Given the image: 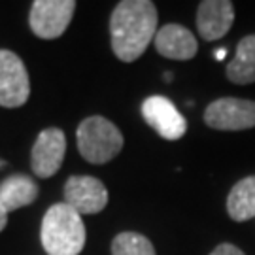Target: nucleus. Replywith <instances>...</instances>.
Here are the masks:
<instances>
[{
    "label": "nucleus",
    "instance_id": "nucleus-1",
    "mask_svg": "<svg viewBox=\"0 0 255 255\" xmlns=\"http://www.w3.org/2000/svg\"><path fill=\"white\" fill-rule=\"evenodd\" d=\"M112 49L119 61L134 63L157 34V8L149 0H123L110 17Z\"/></svg>",
    "mask_w": 255,
    "mask_h": 255
},
{
    "label": "nucleus",
    "instance_id": "nucleus-2",
    "mask_svg": "<svg viewBox=\"0 0 255 255\" xmlns=\"http://www.w3.org/2000/svg\"><path fill=\"white\" fill-rule=\"evenodd\" d=\"M40 238L47 255H80L85 246L82 216L66 202L53 204L44 214Z\"/></svg>",
    "mask_w": 255,
    "mask_h": 255
},
{
    "label": "nucleus",
    "instance_id": "nucleus-3",
    "mask_svg": "<svg viewBox=\"0 0 255 255\" xmlns=\"http://www.w3.org/2000/svg\"><path fill=\"white\" fill-rule=\"evenodd\" d=\"M76 136L82 157L93 164L108 163L123 149L121 130L102 116H91L83 119Z\"/></svg>",
    "mask_w": 255,
    "mask_h": 255
},
{
    "label": "nucleus",
    "instance_id": "nucleus-4",
    "mask_svg": "<svg viewBox=\"0 0 255 255\" xmlns=\"http://www.w3.org/2000/svg\"><path fill=\"white\" fill-rule=\"evenodd\" d=\"M74 0H36L32 2L28 25L42 40L59 38L68 28L74 17Z\"/></svg>",
    "mask_w": 255,
    "mask_h": 255
},
{
    "label": "nucleus",
    "instance_id": "nucleus-5",
    "mask_svg": "<svg viewBox=\"0 0 255 255\" xmlns=\"http://www.w3.org/2000/svg\"><path fill=\"white\" fill-rule=\"evenodd\" d=\"M30 82L25 63L9 49H0V106L19 108L28 101Z\"/></svg>",
    "mask_w": 255,
    "mask_h": 255
},
{
    "label": "nucleus",
    "instance_id": "nucleus-6",
    "mask_svg": "<svg viewBox=\"0 0 255 255\" xmlns=\"http://www.w3.org/2000/svg\"><path fill=\"white\" fill-rule=\"evenodd\" d=\"M204 123L216 130H246L255 127V102L225 97L210 104L204 112Z\"/></svg>",
    "mask_w": 255,
    "mask_h": 255
},
{
    "label": "nucleus",
    "instance_id": "nucleus-7",
    "mask_svg": "<svg viewBox=\"0 0 255 255\" xmlns=\"http://www.w3.org/2000/svg\"><path fill=\"white\" fill-rule=\"evenodd\" d=\"M64 202L80 216L99 214L108 204V189L95 176H70L64 183Z\"/></svg>",
    "mask_w": 255,
    "mask_h": 255
},
{
    "label": "nucleus",
    "instance_id": "nucleus-8",
    "mask_svg": "<svg viewBox=\"0 0 255 255\" xmlns=\"http://www.w3.org/2000/svg\"><path fill=\"white\" fill-rule=\"evenodd\" d=\"M142 118L164 140H180L187 130V121L166 97L155 95L142 102Z\"/></svg>",
    "mask_w": 255,
    "mask_h": 255
},
{
    "label": "nucleus",
    "instance_id": "nucleus-9",
    "mask_svg": "<svg viewBox=\"0 0 255 255\" xmlns=\"http://www.w3.org/2000/svg\"><path fill=\"white\" fill-rule=\"evenodd\" d=\"M66 153V138L61 128H44L38 134L30 153L32 172L38 178H51L59 172Z\"/></svg>",
    "mask_w": 255,
    "mask_h": 255
},
{
    "label": "nucleus",
    "instance_id": "nucleus-10",
    "mask_svg": "<svg viewBox=\"0 0 255 255\" xmlns=\"http://www.w3.org/2000/svg\"><path fill=\"white\" fill-rule=\"evenodd\" d=\"M235 21V6L229 0H204L197 9V28L206 42L227 34Z\"/></svg>",
    "mask_w": 255,
    "mask_h": 255
},
{
    "label": "nucleus",
    "instance_id": "nucleus-11",
    "mask_svg": "<svg viewBox=\"0 0 255 255\" xmlns=\"http://www.w3.org/2000/svg\"><path fill=\"white\" fill-rule=\"evenodd\" d=\"M153 42L159 55L174 61H189L197 55V49H199L195 34L189 28L176 23H168L159 28Z\"/></svg>",
    "mask_w": 255,
    "mask_h": 255
},
{
    "label": "nucleus",
    "instance_id": "nucleus-12",
    "mask_svg": "<svg viewBox=\"0 0 255 255\" xmlns=\"http://www.w3.org/2000/svg\"><path fill=\"white\" fill-rule=\"evenodd\" d=\"M38 183L25 174H13L8 176L0 183V202L6 212H13L23 206H28L38 199Z\"/></svg>",
    "mask_w": 255,
    "mask_h": 255
},
{
    "label": "nucleus",
    "instance_id": "nucleus-13",
    "mask_svg": "<svg viewBox=\"0 0 255 255\" xmlns=\"http://www.w3.org/2000/svg\"><path fill=\"white\" fill-rule=\"evenodd\" d=\"M227 78L238 85L255 83V34L238 42L235 59L227 64Z\"/></svg>",
    "mask_w": 255,
    "mask_h": 255
},
{
    "label": "nucleus",
    "instance_id": "nucleus-14",
    "mask_svg": "<svg viewBox=\"0 0 255 255\" xmlns=\"http://www.w3.org/2000/svg\"><path fill=\"white\" fill-rule=\"evenodd\" d=\"M227 212L235 221H250L255 218V176H248L235 183L227 197Z\"/></svg>",
    "mask_w": 255,
    "mask_h": 255
},
{
    "label": "nucleus",
    "instance_id": "nucleus-15",
    "mask_svg": "<svg viewBox=\"0 0 255 255\" xmlns=\"http://www.w3.org/2000/svg\"><path fill=\"white\" fill-rule=\"evenodd\" d=\"M112 255H157L153 244L144 235L121 233L112 242Z\"/></svg>",
    "mask_w": 255,
    "mask_h": 255
},
{
    "label": "nucleus",
    "instance_id": "nucleus-16",
    "mask_svg": "<svg viewBox=\"0 0 255 255\" xmlns=\"http://www.w3.org/2000/svg\"><path fill=\"white\" fill-rule=\"evenodd\" d=\"M210 255H246L240 248H237L235 244H219Z\"/></svg>",
    "mask_w": 255,
    "mask_h": 255
},
{
    "label": "nucleus",
    "instance_id": "nucleus-17",
    "mask_svg": "<svg viewBox=\"0 0 255 255\" xmlns=\"http://www.w3.org/2000/svg\"><path fill=\"white\" fill-rule=\"evenodd\" d=\"M6 223H8V212H6V208H4L2 202H0V231H4Z\"/></svg>",
    "mask_w": 255,
    "mask_h": 255
},
{
    "label": "nucleus",
    "instance_id": "nucleus-18",
    "mask_svg": "<svg viewBox=\"0 0 255 255\" xmlns=\"http://www.w3.org/2000/svg\"><path fill=\"white\" fill-rule=\"evenodd\" d=\"M225 55H227V49L219 47L218 51H216V59H218V61H223V59H225Z\"/></svg>",
    "mask_w": 255,
    "mask_h": 255
},
{
    "label": "nucleus",
    "instance_id": "nucleus-19",
    "mask_svg": "<svg viewBox=\"0 0 255 255\" xmlns=\"http://www.w3.org/2000/svg\"><path fill=\"white\" fill-rule=\"evenodd\" d=\"M164 80H166V82H170V80H172V74H170V72L164 74Z\"/></svg>",
    "mask_w": 255,
    "mask_h": 255
},
{
    "label": "nucleus",
    "instance_id": "nucleus-20",
    "mask_svg": "<svg viewBox=\"0 0 255 255\" xmlns=\"http://www.w3.org/2000/svg\"><path fill=\"white\" fill-rule=\"evenodd\" d=\"M2 164H4V163H2V161H0V166H2Z\"/></svg>",
    "mask_w": 255,
    "mask_h": 255
}]
</instances>
